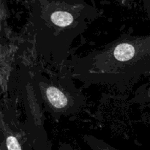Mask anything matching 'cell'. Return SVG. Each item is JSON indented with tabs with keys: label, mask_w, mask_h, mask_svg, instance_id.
Returning a JSON list of instances; mask_svg holds the SVG:
<instances>
[{
	"label": "cell",
	"mask_w": 150,
	"mask_h": 150,
	"mask_svg": "<svg viewBox=\"0 0 150 150\" xmlns=\"http://www.w3.org/2000/svg\"><path fill=\"white\" fill-rule=\"evenodd\" d=\"M70 63L72 77L85 86H107L124 93L150 73V35L124 34Z\"/></svg>",
	"instance_id": "6da1fadb"
},
{
	"label": "cell",
	"mask_w": 150,
	"mask_h": 150,
	"mask_svg": "<svg viewBox=\"0 0 150 150\" xmlns=\"http://www.w3.org/2000/svg\"><path fill=\"white\" fill-rule=\"evenodd\" d=\"M30 83L42 110L56 120L76 115L86 105V98L76 87L69 72L45 73L36 69Z\"/></svg>",
	"instance_id": "7a4b0ae2"
},
{
	"label": "cell",
	"mask_w": 150,
	"mask_h": 150,
	"mask_svg": "<svg viewBox=\"0 0 150 150\" xmlns=\"http://www.w3.org/2000/svg\"><path fill=\"white\" fill-rule=\"evenodd\" d=\"M82 139L91 150H121L90 134L83 135Z\"/></svg>",
	"instance_id": "3957f363"
},
{
	"label": "cell",
	"mask_w": 150,
	"mask_h": 150,
	"mask_svg": "<svg viewBox=\"0 0 150 150\" xmlns=\"http://www.w3.org/2000/svg\"><path fill=\"white\" fill-rule=\"evenodd\" d=\"M136 102L150 105V83L144 87L143 90L136 96Z\"/></svg>",
	"instance_id": "277c9868"
},
{
	"label": "cell",
	"mask_w": 150,
	"mask_h": 150,
	"mask_svg": "<svg viewBox=\"0 0 150 150\" xmlns=\"http://www.w3.org/2000/svg\"><path fill=\"white\" fill-rule=\"evenodd\" d=\"M58 150H79L76 147L73 146V145L67 143H63L59 147Z\"/></svg>",
	"instance_id": "5b68a950"
}]
</instances>
